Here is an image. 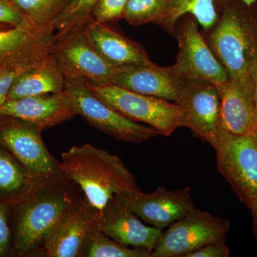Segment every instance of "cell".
Masks as SVG:
<instances>
[{"mask_svg": "<svg viewBox=\"0 0 257 257\" xmlns=\"http://www.w3.org/2000/svg\"><path fill=\"white\" fill-rule=\"evenodd\" d=\"M187 15L194 17L204 31L210 30L219 18L215 0H165L164 9L154 24L172 35L176 23Z\"/></svg>", "mask_w": 257, "mask_h": 257, "instance_id": "obj_20", "label": "cell"}, {"mask_svg": "<svg viewBox=\"0 0 257 257\" xmlns=\"http://www.w3.org/2000/svg\"><path fill=\"white\" fill-rule=\"evenodd\" d=\"M99 214L100 211L85 196L81 198L51 230L40 256L80 257L83 245Z\"/></svg>", "mask_w": 257, "mask_h": 257, "instance_id": "obj_11", "label": "cell"}, {"mask_svg": "<svg viewBox=\"0 0 257 257\" xmlns=\"http://www.w3.org/2000/svg\"><path fill=\"white\" fill-rule=\"evenodd\" d=\"M27 21L9 0H0V24L17 26Z\"/></svg>", "mask_w": 257, "mask_h": 257, "instance_id": "obj_30", "label": "cell"}, {"mask_svg": "<svg viewBox=\"0 0 257 257\" xmlns=\"http://www.w3.org/2000/svg\"><path fill=\"white\" fill-rule=\"evenodd\" d=\"M51 47L52 42L42 38L0 64V106L8 100L10 89L19 76L48 55Z\"/></svg>", "mask_w": 257, "mask_h": 257, "instance_id": "obj_21", "label": "cell"}, {"mask_svg": "<svg viewBox=\"0 0 257 257\" xmlns=\"http://www.w3.org/2000/svg\"><path fill=\"white\" fill-rule=\"evenodd\" d=\"M37 177L0 145V200L18 204L28 194Z\"/></svg>", "mask_w": 257, "mask_h": 257, "instance_id": "obj_22", "label": "cell"}, {"mask_svg": "<svg viewBox=\"0 0 257 257\" xmlns=\"http://www.w3.org/2000/svg\"><path fill=\"white\" fill-rule=\"evenodd\" d=\"M84 196L80 187L62 172L37 177L28 194L18 203L10 252L40 256L51 230Z\"/></svg>", "mask_w": 257, "mask_h": 257, "instance_id": "obj_1", "label": "cell"}, {"mask_svg": "<svg viewBox=\"0 0 257 257\" xmlns=\"http://www.w3.org/2000/svg\"><path fill=\"white\" fill-rule=\"evenodd\" d=\"M204 36L229 80L250 75L251 63L257 59V30L239 10L227 6L219 15L215 25Z\"/></svg>", "mask_w": 257, "mask_h": 257, "instance_id": "obj_3", "label": "cell"}, {"mask_svg": "<svg viewBox=\"0 0 257 257\" xmlns=\"http://www.w3.org/2000/svg\"><path fill=\"white\" fill-rule=\"evenodd\" d=\"M118 195L138 217L161 229L169 227L195 207L189 187L168 190L159 187L148 194L138 190Z\"/></svg>", "mask_w": 257, "mask_h": 257, "instance_id": "obj_14", "label": "cell"}, {"mask_svg": "<svg viewBox=\"0 0 257 257\" xmlns=\"http://www.w3.org/2000/svg\"><path fill=\"white\" fill-rule=\"evenodd\" d=\"M32 26L55 32L53 24L70 0H9Z\"/></svg>", "mask_w": 257, "mask_h": 257, "instance_id": "obj_23", "label": "cell"}, {"mask_svg": "<svg viewBox=\"0 0 257 257\" xmlns=\"http://www.w3.org/2000/svg\"><path fill=\"white\" fill-rule=\"evenodd\" d=\"M214 150L218 172L252 215L256 214L257 148L252 135H232L221 131Z\"/></svg>", "mask_w": 257, "mask_h": 257, "instance_id": "obj_5", "label": "cell"}, {"mask_svg": "<svg viewBox=\"0 0 257 257\" xmlns=\"http://www.w3.org/2000/svg\"><path fill=\"white\" fill-rule=\"evenodd\" d=\"M50 32H55L40 31L28 22L0 29V64Z\"/></svg>", "mask_w": 257, "mask_h": 257, "instance_id": "obj_25", "label": "cell"}, {"mask_svg": "<svg viewBox=\"0 0 257 257\" xmlns=\"http://www.w3.org/2000/svg\"><path fill=\"white\" fill-rule=\"evenodd\" d=\"M80 257H152V251L120 244L104 234L96 224L88 234Z\"/></svg>", "mask_w": 257, "mask_h": 257, "instance_id": "obj_24", "label": "cell"}, {"mask_svg": "<svg viewBox=\"0 0 257 257\" xmlns=\"http://www.w3.org/2000/svg\"><path fill=\"white\" fill-rule=\"evenodd\" d=\"M229 221L194 207L163 232L152 257H184L209 243L225 241Z\"/></svg>", "mask_w": 257, "mask_h": 257, "instance_id": "obj_7", "label": "cell"}, {"mask_svg": "<svg viewBox=\"0 0 257 257\" xmlns=\"http://www.w3.org/2000/svg\"><path fill=\"white\" fill-rule=\"evenodd\" d=\"M87 38L99 55L111 66L152 62L147 51L106 24L91 20L84 25Z\"/></svg>", "mask_w": 257, "mask_h": 257, "instance_id": "obj_18", "label": "cell"}, {"mask_svg": "<svg viewBox=\"0 0 257 257\" xmlns=\"http://www.w3.org/2000/svg\"><path fill=\"white\" fill-rule=\"evenodd\" d=\"M184 15L174 28L179 52L174 64L182 77L202 80L217 85L229 80L228 74L216 58L198 29V22L192 15Z\"/></svg>", "mask_w": 257, "mask_h": 257, "instance_id": "obj_9", "label": "cell"}, {"mask_svg": "<svg viewBox=\"0 0 257 257\" xmlns=\"http://www.w3.org/2000/svg\"><path fill=\"white\" fill-rule=\"evenodd\" d=\"M8 27H12V26H9V25H3V24H0V29L6 28H8Z\"/></svg>", "mask_w": 257, "mask_h": 257, "instance_id": "obj_36", "label": "cell"}, {"mask_svg": "<svg viewBox=\"0 0 257 257\" xmlns=\"http://www.w3.org/2000/svg\"><path fill=\"white\" fill-rule=\"evenodd\" d=\"M250 75L253 83V97H254L255 109H256V125H255L256 127L257 126V59L251 63L250 67Z\"/></svg>", "mask_w": 257, "mask_h": 257, "instance_id": "obj_32", "label": "cell"}, {"mask_svg": "<svg viewBox=\"0 0 257 257\" xmlns=\"http://www.w3.org/2000/svg\"><path fill=\"white\" fill-rule=\"evenodd\" d=\"M60 167L100 211L115 195L140 190L119 157L89 144L72 147L62 153Z\"/></svg>", "mask_w": 257, "mask_h": 257, "instance_id": "obj_2", "label": "cell"}, {"mask_svg": "<svg viewBox=\"0 0 257 257\" xmlns=\"http://www.w3.org/2000/svg\"><path fill=\"white\" fill-rule=\"evenodd\" d=\"M128 0H97L91 18L99 23L107 24L119 21L124 17Z\"/></svg>", "mask_w": 257, "mask_h": 257, "instance_id": "obj_28", "label": "cell"}, {"mask_svg": "<svg viewBox=\"0 0 257 257\" xmlns=\"http://www.w3.org/2000/svg\"><path fill=\"white\" fill-rule=\"evenodd\" d=\"M216 0H215V2ZM218 2H221V3H227V2H229V0H217ZM241 2L246 5V6L251 7V5L253 4V3H256V0H241Z\"/></svg>", "mask_w": 257, "mask_h": 257, "instance_id": "obj_33", "label": "cell"}, {"mask_svg": "<svg viewBox=\"0 0 257 257\" xmlns=\"http://www.w3.org/2000/svg\"><path fill=\"white\" fill-rule=\"evenodd\" d=\"M252 135L253 141H254L255 145H256L257 148V126L253 128L252 133H251Z\"/></svg>", "mask_w": 257, "mask_h": 257, "instance_id": "obj_35", "label": "cell"}, {"mask_svg": "<svg viewBox=\"0 0 257 257\" xmlns=\"http://www.w3.org/2000/svg\"><path fill=\"white\" fill-rule=\"evenodd\" d=\"M67 92L77 115L101 133L116 140L140 143L160 135L155 128L127 119L94 95L80 79H66Z\"/></svg>", "mask_w": 257, "mask_h": 257, "instance_id": "obj_6", "label": "cell"}, {"mask_svg": "<svg viewBox=\"0 0 257 257\" xmlns=\"http://www.w3.org/2000/svg\"><path fill=\"white\" fill-rule=\"evenodd\" d=\"M13 119L0 126V145L37 177L62 172L60 162L50 155L43 143L42 130L23 120Z\"/></svg>", "mask_w": 257, "mask_h": 257, "instance_id": "obj_13", "label": "cell"}, {"mask_svg": "<svg viewBox=\"0 0 257 257\" xmlns=\"http://www.w3.org/2000/svg\"><path fill=\"white\" fill-rule=\"evenodd\" d=\"M0 115L23 120L42 131L68 121L77 114L64 89L53 94L6 101L0 106Z\"/></svg>", "mask_w": 257, "mask_h": 257, "instance_id": "obj_16", "label": "cell"}, {"mask_svg": "<svg viewBox=\"0 0 257 257\" xmlns=\"http://www.w3.org/2000/svg\"><path fill=\"white\" fill-rule=\"evenodd\" d=\"M101 231L120 244L152 251L163 231L144 224L119 195H115L100 211L96 223Z\"/></svg>", "mask_w": 257, "mask_h": 257, "instance_id": "obj_15", "label": "cell"}, {"mask_svg": "<svg viewBox=\"0 0 257 257\" xmlns=\"http://www.w3.org/2000/svg\"><path fill=\"white\" fill-rule=\"evenodd\" d=\"M220 98L219 126L232 135L252 133L256 125V109L251 75L217 84Z\"/></svg>", "mask_w": 257, "mask_h": 257, "instance_id": "obj_17", "label": "cell"}, {"mask_svg": "<svg viewBox=\"0 0 257 257\" xmlns=\"http://www.w3.org/2000/svg\"><path fill=\"white\" fill-rule=\"evenodd\" d=\"M252 217L253 232H254V234L256 235L257 237V213L256 214H253V215H252Z\"/></svg>", "mask_w": 257, "mask_h": 257, "instance_id": "obj_34", "label": "cell"}, {"mask_svg": "<svg viewBox=\"0 0 257 257\" xmlns=\"http://www.w3.org/2000/svg\"><path fill=\"white\" fill-rule=\"evenodd\" d=\"M176 104L182 114V126L215 149L221 131L220 98L215 84L187 79Z\"/></svg>", "mask_w": 257, "mask_h": 257, "instance_id": "obj_10", "label": "cell"}, {"mask_svg": "<svg viewBox=\"0 0 257 257\" xmlns=\"http://www.w3.org/2000/svg\"><path fill=\"white\" fill-rule=\"evenodd\" d=\"M229 248L225 241L209 243L197 251L188 253L184 257H229Z\"/></svg>", "mask_w": 257, "mask_h": 257, "instance_id": "obj_31", "label": "cell"}, {"mask_svg": "<svg viewBox=\"0 0 257 257\" xmlns=\"http://www.w3.org/2000/svg\"><path fill=\"white\" fill-rule=\"evenodd\" d=\"M165 4V0H128L123 19L133 26L154 23L162 13Z\"/></svg>", "mask_w": 257, "mask_h": 257, "instance_id": "obj_27", "label": "cell"}, {"mask_svg": "<svg viewBox=\"0 0 257 257\" xmlns=\"http://www.w3.org/2000/svg\"><path fill=\"white\" fill-rule=\"evenodd\" d=\"M13 236L9 221V207L0 200V256L9 254L11 251Z\"/></svg>", "mask_w": 257, "mask_h": 257, "instance_id": "obj_29", "label": "cell"}, {"mask_svg": "<svg viewBox=\"0 0 257 257\" xmlns=\"http://www.w3.org/2000/svg\"><path fill=\"white\" fill-rule=\"evenodd\" d=\"M86 84L94 95L119 114L135 122L146 123L160 135L170 136L182 126L180 109L173 101L133 92L114 84Z\"/></svg>", "mask_w": 257, "mask_h": 257, "instance_id": "obj_4", "label": "cell"}, {"mask_svg": "<svg viewBox=\"0 0 257 257\" xmlns=\"http://www.w3.org/2000/svg\"><path fill=\"white\" fill-rule=\"evenodd\" d=\"M97 0H70L53 24L56 35L84 26L92 20L91 13Z\"/></svg>", "mask_w": 257, "mask_h": 257, "instance_id": "obj_26", "label": "cell"}, {"mask_svg": "<svg viewBox=\"0 0 257 257\" xmlns=\"http://www.w3.org/2000/svg\"><path fill=\"white\" fill-rule=\"evenodd\" d=\"M51 53L66 79H80L94 86L110 84L114 66L106 62L87 38L84 26L56 35Z\"/></svg>", "mask_w": 257, "mask_h": 257, "instance_id": "obj_8", "label": "cell"}, {"mask_svg": "<svg viewBox=\"0 0 257 257\" xmlns=\"http://www.w3.org/2000/svg\"><path fill=\"white\" fill-rule=\"evenodd\" d=\"M65 87V77L50 52L19 76L10 89L8 100L61 92Z\"/></svg>", "mask_w": 257, "mask_h": 257, "instance_id": "obj_19", "label": "cell"}, {"mask_svg": "<svg viewBox=\"0 0 257 257\" xmlns=\"http://www.w3.org/2000/svg\"><path fill=\"white\" fill-rule=\"evenodd\" d=\"M187 79L177 72L174 64L160 67L152 62L114 67L110 84L176 103Z\"/></svg>", "mask_w": 257, "mask_h": 257, "instance_id": "obj_12", "label": "cell"}]
</instances>
